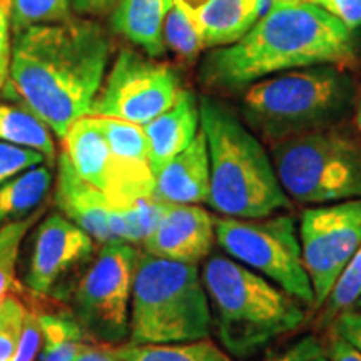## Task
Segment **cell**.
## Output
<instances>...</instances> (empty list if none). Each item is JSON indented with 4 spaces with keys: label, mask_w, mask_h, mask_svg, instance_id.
<instances>
[{
    "label": "cell",
    "mask_w": 361,
    "mask_h": 361,
    "mask_svg": "<svg viewBox=\"0 0 361 361\" xmlns=\"http://www.w3.org/2000/svg\"><path fill=\"white\" fill-rule=\"evenodd\" d=\"M111 57V40L92 20L67 19L19 30L13 39L7 96L57 135L90 116Z\"/></svg>",
    "instance_id": "obj_1"
},
{
    "label": "cell",
    "mask_w": 361,
    "mask_h": 361,
    "mask_svg": "<svg viewBox=\"0 0 361 361\" xmlns=\"http://www.w3.org/2000/svg\"><path fill=\"white\" fill-rule=\"evenodd\" d=\"M356 56L353 30L308 2L271 7L241 39L214 49L201 64L207 89L236 92L269 75L301 67L348 64Z\"/></svg>",
    "instance_id": "obj_2"
},
{
    "label": "cell",
    "mask_w": 361,
    "mask_h": 361,
    "mask_svg": "<svg viewBox=\"0 0 361 361\" xmlns=\"http://www.w3.org/2000/svg\"><path fill=\"white\" fill-rule=\"evenodd\" d=\"M200 114L211 166L207 204L226 218H263L290 209V196L258 135L214 97L200 99Z\"/></svg>",
    "instance_id": "obj_3"
},
{
    "label": "cell",
    "mask_w": 361,
    "mask_h": 361,
    "mask_svg": "<svg viewBox=\"0 0 361 361\" xmlns=\"http://www.w3.org/2000/svg\"><path fill=\"white\" fill-rule=\"evenodd\" d=\"M201 276L213 328L231 356H252L305 323L300 300L233 258L211 256Z\"/></svg>",
    "instance_id": "obj_4"
},
{
    "label": "cell",
    "mask_w": 361,
    "mask_h": 361,
    "mask_svg": "<svg viewBox=\"0 0 361 361\" xmlns=\"http://www.w3.org/2000/svg\"><path fill=\"white\" fill-rule=\"evenodd\" d=\"M355 80L335 64L311 66L269 75L246 87L245 123L269 144L329 128L353 107Z\"/></svg>",
    "instance_id": "obj_5"
},
{
    "label": "cell",
    "mask_w": 361,
    "mask_h": 361,
    "mask_svg": "<svg viewBox=\"0 0 361 361\" xmlns=\"http://www.w3.org/2000/svg\"><path fill=\"white\" fill-rule=\"evenodd\" d=\"M213 313L197 264L139 252L129 314L133 345L209 338Z\"/></svg>",
    "instance_id": "obj_6"
},
{
    "label": "cell",
    "mask_w": 361,
    "mask_h": 361,
    "mask_svg": "<svg viewBox=\"0 0 361 361\" xmlns=\"http://www.w3.org/2000/svg\"><path fill=\"white\" fill-rule=\"evenodd\" d=\"M271 159L290 200L308 206L361 197V142L329 128L271 144Z\"/></svg>",
    "instance_id": "obj_7"
},
{
    "label": "cell",
    "mask_w": 361,
    "mask_h": 361,
    "mask_svg": "<svg viewBox=\"0 0 361 361\" xmlns=\"http://www.w3.org/2000/svg\"><path fill=\"white\" fill-rule=\"evenodd\" d=\"M216 241L229 258L278 284L314 308V291L301 255L300 231L290 214L214 219Z\"/></svg>",
    "instance_id": "obj_8"
},
{
    "label": "cell",
    "mask_w": 361,
    "mask_h": 361,
    "mask_svg": "<svg viewBox=\"0 0 361 361\" xmlns=\"http://www.w3.org/2000/svg\"><path fill=\"white\" fill-rule=\"evenodd\" d=\"M139 252L130 243H106L80 276L72 298V314L92 341L116 346L129 338Z\"/></svg>",
    "instance_id": "obj_9"
},
{
    "label": "cell",
    "mask_w": 361,
    "mask_h": 361,
    "mask_svg": "<svg viewBox=\"0 0 361 361\" xmlns=\"http://www.w3.org/2000/svg\"><path fill=\"white\" fill-rule=\"evenodd\" d=\"M183 92L173 67L123 49L117 54L90 116L144 126L168 111Z\"/></svg>",
    "instance_id": "obj_10"
},
{
    "label": "cell",
    "mask_w": 361,
    "mask_h": 361,
    "mask_svg": "<svg viewBox=\"0 0 361 361\" xmlns=\"http://www.w3.org/2000/svg\"><path fill=\"white\" fill-rule=\"evenodd\" d=\"M298 231L314 308H322L361 246V197L310 206L301 213Z\"/></svg>",
    "instance_id": "obj_11"
},
{
    "label": "cell",
    "mask_w": 361,
    "mask_h": 361,
    "mask_svg": "<svg viewBox=\"0 0 361 361\" xmlns=\"http://www.w3.org/2000/svg\"><path fill=\"white\" fill-rule=\"evenodd\" d=\"M96 241L64 214L45 216L34 229L24 284L34 295L49 296L92 259Z\"/></svg>",
    "instance_id": "obj_12"
},
{
    "label": "cell",
    "mask_w": 361,
    "mask_h": 361,
    "mask_svg": "<svg viewBox=\"0 0 361 361\" xmlns=\"http://www.w3.org/2000/svg\"><path fill=\"white\" fill-rule=\"evenodd\" d=\"M214 219L200 204L162 201L159 219L142 241L144 251L178 263L197 264L213 250Z\"/></svg>",
    "instance_id": "obj_13"
},
{
    "label": "cell",
    "mask_w": 361,
    "mask_h": 361,
    "mask_svg": "<svg viewBox=\"0 0 361 361\" xmlns=\"http://www.w3.org/2000/svg\"><path fill=\"white\" fill-rule=\"evenodd\" d=\"M97 117V116H96ZM109 142L117 179V206L130 207L154 197L156 176L151 169L142 126L99 117Z\"/></svg>",
    "instance_id": "obj_14"
},
{
    "label": "cell",
    "mask_w": 361,
    "mask_h": 361,
    "mask_svg": "<svg viewBox=\"0 0 361 361\" xmlns=\"http://www.w3.org/2000/svg\"><path fill=\"white\" fill-rule=\"evenodd\" d=\"M62 152L80 178L106 194L117 206V179L111 147L96 116H84L71 126L64 135Z\"/></svg>",
    "instance_id": "obj_15"
},
{
    "label": "cell",
    "mask_w": 361,
    "mask_h": 361,
    "mask_svg": "<svg viewBox=\"0 0 361 361\" xmlns=\"http://www.w3.org/2000/svg\"><path fill=\"white\" fill-rule=\"evenodd\" d=\"M211 166L202 130L156 176L154 197L171 204H202L209 201Z\"/></svg>",
    "instance_id": "obj_16"
},
{
    "label": "cell",
    "mask_w": 361,
    "mask_h": 361,
    "mask_svg": "<svg viewBox=\"0 0 361 361\" xmlns=\"http://www.w3.org/2000/svg\"><path fill=\"white\" fill-rule=\"evenodd\" d=\"M147 141V154L154 176L168 162L183 152L201 130L200 101L191 90L183 89L178 101L162 114L142 126Z\"/></svg>",
    "instance_id": "obj_17"
},
{
    "label": "cell",
    "mask_w": 361,
    "mask_h": 361,
    "mask_svg": "<svg viewBox=\"0 0 361 361\" xmlns=\"http://www.w3.org/2000/svg\"><path fill=\"white\" fill-rule=\"evenodd\" d=\"M197 25L206 49L234 44L259 19V0H174Z\"/></svg>",
    "instance_id": "obj_18"
},
{
    "label": "cell",
    "mask_w": 361,
    "mask_h": 361,
    "mask_svg": "<svg viewBox=\"0 0 361 361\" xmlns=\"http://www.w3.org/2000/svg\"><path fill=\"white\" fill-rule=\"evenodd\" d=\"M174 0H119L112 13V29L146 56H164V20Z\"/></svg>",
    "instance_id": "obj_19"
},
{
    "label": "cell",
    "mask_w": 361,
    "mask_h": 361,
    "mask_svg": "<svg viewBox=\"0 0 361 361\" xmlns=\"http://www.w3.org/2000/svg\"><path fill=\"white\" fill-rule=\"evenodd\" d=\"M54 176L44 164L32 166L0 184V228L40 209L51 192Z\"/></svg>",
    "instance_id": "obj_20"
},
{
    "label": "cell",
    "mask_w": 361,
    "mask_h": 361,
    "mask_svg": "<svg viewBox=\"0 0 361 361\" xmlns=\"http://www.w3.org/2000/svg\"><path fill=\"white\" fill-rule=\"evenodd\" d=\"M0 142L32 149L49 162L56 156L52 130L20 104L0 102Z\"/></svg>",
    "instance_id": "obj_21"
},
{
    "label": "cell",
    "mask_w": 361,
    "mask_h": 361,
    "mask_svg": "<svg viewBox=\"0 0 361 361\" xmlns=\"http://www.w3.org/2000/svg\"><path fill=\"white\" fill-rule=\"evenodd\" d=\"M42 328V346L39 361H74L87 333L80 326L72 311H39Z\"/></svg>",
    "instance_id": "obj_22"
},
{
    "label": "cell",
    "mask_w": 361,
    "mask_h": 361,
    "mask_svg": "<svg viewBox=\"0 0 361 361\" xmlns=\"http://www.w3.org/2000/svg\"><path fill=\"white\" fill-rule=\"evenodd\" d=\"M112 348L123 361H233L231 355L209 338L166 345L126 343Z\"/></svg>",
    "instance_id": "obj_23"
},
{
    "label": "cell",
    "mask_w": 361,
    "mask_h": 361,
    "mask_svg": "<svg viewBox=\"0 0 361 361\" xmlns=\"http://www.w3.org/2000/svg\"><path fill=\"white\" fill-rule=\"evenodd\" d=\"M45 209L35 211L20 221L4 224L0 228V301L11 295L16 286V271L22 250V243L30 229H34L40 219L44 218Z\"/></svg>",
    "instance_id": "obj_24"
},
{
    "label": "cell",
    "mask_w": 361,
    "mask_h": 361,
    "mask_svg": "<svg viewBox=\"0 0 361 361\" xmlns=\"http://www.w3.org/2000/svg\"><path fill=\"white\" fill-rule=\"evenodd\" d=\"M162 34L166 49L186 62H192L206 49L197 25L178 4H174L166 16Z\"/></svg>",
    "instance_id": "obj_25"
},
{
    "label": "cell",
    "mask_w": 361,
    "mask_h": 361,
    "mask_svg": "<svg viewBox=\"0 0 361 361\" xmlns=\"http://www.w3.org/2000/svg\"><path fill=\"white\" fill-rule=\"evenodd\" d=\"M11 6L16 32L32 25L71 19V0H11Z\"/></svg>",
    "instance_id": "obj_26"
},
{
    "label": "cell",
    "mask_w": 361,
    "mask_h": 361,
    "mask_svg": "<svg viewBox=\"0 0 361 361\" xmlns=\"http://www.w3.org/2000/svg\"><path fill=\"white\" fill-rule=\"evenodd\" d=\"M27 306L20 298L11 293L0 301V361H11L19 343Z\"/></svg>",
    "instance_id": "obj_27"
},
{
    "label": "cell",
    "mask_w": 361,
    "mask_h": 361,
    "mask_svg": "<svg viewBox=\"0 0 361 361\" xmlns=\"http://www.w3.org/2000/svg\"><path fill=\"white\" fill-rule=\"evenodd\" d=\"M361 298V246L356 251L353 259L343 271L338 283L333 288L331 295L326 300L328 314H338L341 311L353 308Z\"/></svg>",
    "instance_id": "obj_28"
},
{
    "label": "cell",
    "mask_w": 361,
    "mask_h": 361,
    "mask_svg": "<svg viewBox=\"0 0 361 361\" xmlns=\"http://www.w3.org/2000/svg\"><path fill=\"white\" fill-rule=\"evenodd\" d=\"M44 162L49 161L37 151L0 142V184L22 173V171L32 168V166L44 164Z\"/></svg>",
    "instance_id": "obj_29"
},
{
    "label": "cell",
    "mask_w": 361,
    "mask_h": 361,
    "mask_svg": "<svg viewBox=\"0 0 361 361\" xmlns=\"http://www.w3.org/2000/svg\"><path fill=\"white\" fill-rule=\"evenodd\" d=\"M40 346H42V328H40L39 311L29 308L19 343H17V348L13 351L11 361H35L39 358Z\"/></svg>",
    "instance_id": "obj_30"
},
{
    "label": "cell",
    "mask_w": 361,
    "mask_h": 361,
    "mask_svg": "<svg viewBox=\"0 0 361 361\" xmlns=\"http://www.w3.org/2000/svg\"><path fill=\"white\" fill-rule=\"evenodd\" d=\"M12 49V6L11 0H0V90L11 78Z\"/></svg>",
    "instance_id": "obj_31"
},
{
    "label": "cell",
    "mask_w": 361,
    "mask_h": 361,
    "mask_svg": "<svg viewBox=\"0 0 361 361\" xmlns=\"http://www.w3.org/2000/svg\"><path fill=\"white\" fill-rule=\"evenodd\" d=\"M301 2L322 7L350 30L361 27V0H301Z\"/></svg>",
    "instance_id": "obj_32"
},
{
    "label": "cell",
    "mask_w": 361,
    "mask_h": 361,
    "mask_svg": "<svg viewBox=\"0 0 361 361\" xmlns=\"http://www.w3.org/2000/svg\"><path fill=\"white\" fill-rule=\"evenodd\" d=\"M266 361H329L328 348L316 336H306L296 341L284 353Z\"/></svg>",
    "instance_id": "obj_33"
},
{
    "label": "cell",
    "mask_w": 361,
    "mask_h": 361,
    "mask_svg": "<svg viewBox=\"0 0 361 361\" xmlns=\"http://www.w3.org/2000/svg\"><path fill=\"white\" fill-rule=\"evenodd\" d=\"M333 333L361 351V310L350 308L335 316Z\"/></svg>",
    "instance_id": "obj_34"
},
{
    "label": "cell",
    "mask_w": 361,
    "mask_h": 361,
    "mask_svg": "<svg viewBox=\"0 0 361 361\" xmlns=\"http://www.w3.org/2000/svg\"><path fill=\"white\" fill-rule=\"evenodd\" d=\"M74 361H123L114 353V348L111 345L96 341H85L82 348L79 350Z\"/></svg>",
    "instance_id": "obj_35"
},
{
    "label": "cell",
    "mask_w": 361,
    "mask_h": 361,
    "mask_svg": "<svg viewBox=\"0 0 361 361\" xmlns=\"http://www.w3.org/2000/svg\"><path fill=\"white\" fill-rule=\"evenodd\" d=\"M328 356L329 361H361V351L335 333L328 343Z\"/></svg>",
    "instance_id": "obj_36"
},
{
    "label": "cell",
    "mask_w": 361,
    "mask_h": 361,
    "mask_svg": "<svg viewBox=\"0 0 361 361\" xmlns=\"http://www.w3.org/2000/svg\"><path fill=\"white\" fill-rule=\"evenodd\" d=\"M72 8L79 13H101L116 4V0H71Z\"/></svg>",
    "instance_id": "obj_37"
},
{
    "label": "cell",
    "mask_w": 361,
    "mask_h": 361,
    "mask_svg": "<svg viewBox=\"0 0 361 361\" xmlns=\"http://www.w3.org/2000/svg\"><path fill=\"white\" fill-rule=\"evenodd\" d=\"M355 121H356V128H358L360 134H361V92H360L358 102H356V114H355Z\"/></svg>",
    "instance_id": "obj_38"
},
{
    "label": "cell",
    "mask_w": 361,
    "mask_h": 361,
    "mask_svg": "<svg viewBox=\"0 0 361 361\" xmlns=\"http://www.w3.org/2000/svg\"><path fill=\"white\" fill-rule=\"evenodd\" d=\"M353 308H358V310H361V298H360L358 301H356V305L353 306Z\"/></svg>",
    "instance_id": "obj_39"
}]
</instances>
